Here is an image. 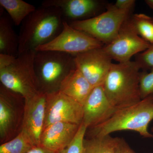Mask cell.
Instances as JSON below:
<instances>
[{
  "instance_id": "8fae6325",
  "label": "cell",
  "mask_w": 153,
  "mask_h": 153,
  "mask_svg": "<svg viewBox=\"0 0 153 153\" xmlns=\"http://www.w3.org/2000/svg\"><path fill=\"white\" fill-rule=\"evenodd\" d=\"M46 104V93L42 91L25 100L21 131L27 137L33 146H41Z\"/></svg>"
},
{
  "instance_id": "cb8c5ba5",
  "label": "cell",
  "mask_w": 153,
  "mask_h": 153,
  "mask_svg": "<svg viewBox=\"0 0 153 153\" xmlns=\"http://www.w3.org/2000/svg\"><path fill=\"white\" fill-rule=\"evenodd\" d=\"M141 68H153V44L144 52L140 53L136 60Z\"/></svg>"
},
{
  "instance_id": "484cf974",
  "label": "cell",
  "mask_w": 153,
  "mask_h": 153,
  "mask_svg": "<svg viewBox=\"0 0 153 153\" xmlns=\"http://www.w3.org/2000/svg\"><path fill=\"white\" fill-rule=\"evenodd\" d=\"M116 153H135L129 147L125 140L120 138Z\"/></svg>"
},
{
  "instance_id": "d4e9b609",
  "label": "cell",
  "mask_w": 153,
  "mask_h": 153,
  "mask_svg": "<svg viewBox=\"0 0 153 153\" xmlns=\"http://www.w3.org/2000/svg\"><path fill=\"white\" fill-rule=\"evenodd\" d=\"M135 1L134 0H117L114 5L120 10H131Z\"/></svg>"
},
{
  "instance_id": "30bf717a",
  "label": "cell",
  "mask_w": 153,
  "mask_h": 153,
  "mask_svg": "<svg viewBox=\"0 0 153 153\" xmlns=\"http://www.w3.org/2000/svg\"><path fill=\"white\" fill-rule=\"evenodd\" d=\"M103 47L74 56L76 68L94 87L103 85L113 64Z\"/></svg>"
},
{
  "instance_id": "603a6c76",
  "label": "cell",
  "mask_w": 153,
  "mask_h": 153,
  "mask_svg": "<svg viewBox=\"0 0 153 153\" xmlns=\"http://www.w3.org/2000/svg\"><path fill=\"white\" fill-rule=\"evenodd\" d=\"M140 90L141 100L150 97L153 101V68L149 72L141 73Z\"/></svg>"
},
{
  "instance_id": "4fadbf2b",
  "label": "cell",
  "mask_w": 153,
  "mask_h": 153,
  "mask_svg": "<svg viewBox=\"0 0 153 153\" xmlns=\"http://www.w3.org/2000/svg\"><path fill=\"white\" fill-rule=\"evenodd\" d=\"M22 96L1 84L0 88V137L7 140L16 131L20 120L16 105Z\"/></svg>"
},
{
  "instance_id": "ba28073f",
  "label": "cell",
  "mask_w": 153,
  "mask_h": 153,
  "mask_svg": "<svg viewBox=\"0 0 153 153\" xmlns=\"http://www.w3.org/2000/svg\"><path fill=\"white\" fill-rule=\"evenodd\" d=\"M61 33L47 44L38 47L36 51H56L75 56L104 44L86 33L72 27L64 21Z\"/></svg>"
},
{
  "instance_id": "7c38bea8",
  "label": "cell",
  "mask_w": 153,
  "mask_h": 153,
  "mask_svg": "<svg viewBox=\"0 0 153 153\" xmlns=\"http://www.w3.org/2000/svg\"><path fill=\"white\" fill-rule=\"evenodd\" d=\"M82 107V123L87 129L105 122L117 110L110 102L102 85L94 88Z\"/></svg>"
},
{
  "instance_id": "ffe728a7",
  "label": "cell",
  "mask_w": 153,
  "mask_h": 153,
  "mask_svg": "<svg viewBox=\"0 0 153 153\" xmlns=\"http://www.w3.org/2000/svg\"><path fill=\"white\" fill-rule=\"evenodd\" d=\"M138 34L150 44H153V19L144 14H136L131 18Z\"/></svg>"
},
{
  "instance_id": "52a82bcc",
  "label": "cell",
  "mask_w": 153,
  "mask_h": 153,
  "mask_svg": "<svg viewBox=\"0 0 153 153\" xmlns=\"http://www.w3.org/2000/svg\"><path fill=\"white\" fill-rule=\"evenodd\" d=\"M150 45L138 34L129 17L122 25L116 38L103 48L112 60L123 63L131 61L134 55L144 52Z\"/></svg>"
},
{
  "instance_id": "3957f363",
  "label": "cell",
  "mask_w": 153,
  "mask_h": 153,
  "mask_svg": "<svg viewBox=\"0 0 153 153\" xmlns=\"http://www.w3.org/2000/svg\"><path fill=\"white\" fill-rule=\"evenodd\" d=\"M36 51L17 57L0 54V81L6 88L30 98L39 92L34 66Z\"/></svg>"
},
{
  "instance_id": "e0dca14e",
  "label": "cell",
  "mask_w": 153,
  "mask_h": 153,
  "mask_svg": "<svg viewBox=\"0 0 153 153\" xmlns=\"http://www.w3.org/2000/svg\"><path fill=\"white\" fill-rule=\"evenodd\" d=\"M19 36L13 28L9 17L0 18V54L17 57L19 54Z\"/></svg>"
},
{
  "instance_id": "7a4b0ae2",
  "label": "cell",
  "mask_w": 153,
  "mask_h": 153,
  "mask_svg": "<svg viewBox=\"0 0 153 153\" xmlns=\"http://www.w3.org/2000/svg\"><path fill=\"white\" fill-rule=\"evenodd\" d=\"M141 68L137 61L113 63L102 86L110 102L117 109L131 106L141 100Z\"/></svg>"
},
{
  "instance_id": "f546056e",
  "label": "cell",
  "mask_w": 153,
  "mask_h": 153,
  "mask_svg": "<svg viewBox=\"0 0 153 153\" xmlns=\"http://www.w3.org/2000/svg\"></svg>"
},
{
  "instance_id": "2e32d148",
  "label": "cell",
  "mask_w": 153,
  "mask_h": 153,
  "mask_svg": "<svg viewBox=\"0 0 153 153\" xmlns=\"http://www.w3.org/2000/svg\"><path fill=\"white\" fill-rule=\"evenodd\" d=\"M94 88L76 68L71 70L62 80L59 90L83 106Z\"/></svg>"
},
{
  "instance_id": "5b68a950",
  "label": "cell",
  "mask_w": 153,
  "mask_h": 153,
  "mask_svg": "<svg viewBox=\"0 0 153 153\" xmlns=\"http://www.w3.org/2000/svg\"><path fill=\"white\" fill-rule=\"evenodd\" d=\"M74 56L56 51H36L34 69L39 91L45 93L59 90L60 83L76 68Z\"/></svg>"
},
{
  "instance_id": "9a60e30c",
  "label": "cell",
  "mask_w": 153,
  "mask_h": 153,
  "mask_svg": "<svg viewBox=\"0 0 153 153\" xmlns=\"http://www.w3.org/2000/svg\"><path fill=\"white\" fill-rule=\"evenodd\" d=\"M42 5L60 9L64 21L70 23L87 19L95 13L99 3L95 0H46Z\"/></svg>"
},
{
  "instance_id": "277c9868",
  "label": "cell",
  "mask_w": 153,
  "mask_h": 153,
  "mask_svg": "<svg viewBox=\"0 0 153 153\" xmlns=\"http://www.w3.org/2000/svg\"><path fill=\"white\" fill-rule=\"evenodd\" d=\"M153 120V101L150 97L131 106L118 109L110 118L101 124L89 128L90 137H102L114 132L131 130L146 138H153L148 128Z\"/></svg>"
},
{
  "instance_id": "6da1fadb",
  "label": "cell",
  "mask_w": 153,
  "mask_h": 153,
  "mask_svg": "<svg viewBox=\"0 0 153 153\" xmlns=\"http://www.w3.org/2000/svg\"><path fill=\"white\" fill-rule=\"evenodd\" d=\"M63 22L60 9L43 5L36 8L21 25L18 55L52 41L63 30Z\"/></svg>"
},
{
  "instance_id": "ac0fdd59",
  "label": "cell",
  "mask_w": 153,
  "mask_h": 153,
  "mask_svg": "<svg viewBox=\"0 0 153 153\" xmlns=\"http://www.w3.org/2000/svg\"><path fill=\"white\" fill-rule=\"evenodd\" d=\"M0 5L7 11L16 26L21 25L36 9L33 5L22 0H0Z\"/></svg>"
},
{
  "instance_id": "7402d4cb",
  "label": "cell",
  "mask_w": 153,
  "mask_h": 153,
  "mask_svg": "<svg viewBox=\"0 0 153 153\" xmlns=\"http://www.w3.org/2000/svg\"><path fill=\"white\" fill-rule=\"evenodd\" d=\"M87 130V127L81 123L73 140L66 147L57 153H82L84 137Z\"/></svg>"
},
{
  "instance_id": "d6986e66",
  "label": "cell",
  "mask_w": 153,
  "mask_h": 153,
  "mask_svg": "<svg viewBox=\"0 0 153 153\" xmlns=\"http://www.w3.org/2000/svg\"><path fill=\"white\" fill-rule=\"evenodd\" d=\"M120 138L108 135L84 139L82 153H116Z\"/></svg>"
},
{
  "instance_id": "f1b7e54d",
  "label": "cell",
  "mask_w": 153,
  "mask_h": 153,
  "mask_svg": "<svg viewBox=\"0 0 153 153\" xmlns=\"http://www.w3.org/2000/svg\"><path fill=\"white\" fill-rule=\"evenodd\" d=\"M152 131H153V128H152Z\"/></svg>"
},
{
  "instance_id": "83f0119b",
  "label": "cell",
  "mask_w": 153,
  "mask_h": 153,
  "mask_svg": "<svg viewBox=\"0 0 153 153\" xmlns=\"http://www.w3.org/2000/svg\"><path fill=\"white\" fill-rule=\"evenodd\" d=\"M145 2L151 9L153 10V0H146Z\"/></svg>"
},
{
  "instance_id": "9c48e42d",
  "label": "cell",
  "mask_w": 153,
  "mask_h": 153,
  "mask_svg": "<svg viewBox=\"0 0 153 153\" xmlns=\"http://www.w3.org/2000/svg\"><path fill=\"white\" fill-rule=\"evenodd\" d=\"M83 117V107L73 99L59 90L46 93L44 129L57 122L80 125Z\"/></svg>"
},
{
  "instance_id": "5bb4252c",
  "label": "cell",
  "mask_w": 153,
  "mask_h": 153,
  "mask_svg": "<svg viewBox=\"0 0 153 153\" xmlns=\"http://www.w3.org/2000/svg\"><path fill=\"white\" fill-rule=\"evenodd\" d=\"M80 125L65 122L50 125L43 130L41 146L54 152H59L73 140Z\"/></svg>"
},
{
  "instance_id": "44dd1931",
  "label": "cell",
  "mask_w": 153,
  "mask_h": 153,
  "mask_svg": "<svg viewBox=\"0 0 153 153\" xmlns=\"http://www.w3.org/2000/svg\"><path fill=\"white\" fill-rule=\"evenodd\" d=\"M33 146L27 137L20 132L14 139L0 146V153H27Z\"/></svg>"
},
{
  "instance_id": "8992f818",
  "label": "cell",
  "mask_w": 153,
  "mask_h": 153,
  "mask_svg": "<svg viewBox=\"0 0 153 153\" xmlns=\"http://www.w3.org/2000/svg\"><path fill=\"white\" fill-rule=\"evenodd\" d=\"M130 13V10H120L111 5L106 11L98 16L67 23L72 27L106 45L116 38L122 25L129 18Z\"/></svg>"
},
{
  "instance_id": "4316f807",
  "label": "cell",
  "mask_w": 153,
  "mask_h": 153,
  "mask_svg": "<svg viewBox=\"0 0 153 153\" xmlns=\"http://www.w3.org/2000/svg\"><path fill=\"white\" fill-rule=\"evenodd\" d=\"M27 153H56L41 146H34Z\"/></svg>"
}]
</instances>
